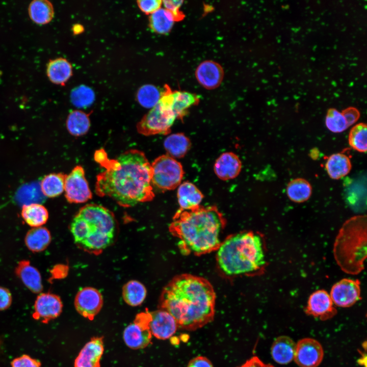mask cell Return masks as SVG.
Instances as JSON below:
<instances>
[{"label": "cell", "mask_w": 367, "mask_h": 367, "mask_svg": "<svg viewBox=\"0 0 367 367\" xmlns=\"http://www.w3.org/2000/svg\"><path fill=\"white\" fill-rule=\"evenodd\" d=\"M11 364L12 367H41V365L38 360L26 354L14 359Z\"/></svg>", "instance_id": "obj_40"}, {"label": "cell", "mask_w": 367, "mask_h": 367, "mask_svg": "<svg viewBox=\"0 0 367 367\" xmlns=\"http://www.w3.org/2000/svg\"><path fill=\"white\" fill-rule=\"evenodd\" d=\"M51 240L50 231L43 226L33 227L27 232L24 238L25 246L33 252L44 250L50 243Z\"/></svg>", "instance_id": "obj_24"}, {"label": "cell", "mask_w": 367, "mask_h": 367, "mask_svg": "<svg viewBox=\"0 0 367 367\" xmlns=\"http://www.w3.org/2000/svg\"><path fill=\"white\" fill-rule=\"evenodd\" d=\"M15 273L23 284L32 292L40 294L43 290L42 278L38 270L32 266L28 260L19 261Z\"/></svg>", "instance_id": "obj_20"}, {"label": "cell", "mask_w": 367, "mask_h": 367, "mask_svg": "<svg viewBox=\"0 0 367 367\" xmlns=\"http://www.w3.org/2000/svg\"><path fill=\"white\" fill-rule=\"evenodd\" d=\"M140 9L146 14H152L161 7L162 1L142 0L137 2Z\"/></svg>", "instance_id": "obj_41"}, {"label": "cell", "mask_w": 367, "mask_h": 367, "mask_svg": "<svg viewBox=\"0 0 367 367\" xmlns=\"http://www.w3.org/2000/svg\"><path fill=\"white\" fill-rule=\"evenodd\" d=\"M116 227L112 212L100 205L88 204L75 215L70 230L78 246L85 251L98 254L113 243Z\"/></svg>", "instance_id": "obj_5"}, {"label": "cell", "mask_w": 367, "mask_h": 367, "mask_svg": "<svg viewBox=\"0 0 367 367\" xmlns=\"http://www.w3.org/2000/svg\"><path fill=\"white\" fill-rule=\"evenodd\" d=\"M90 114L91 113H86L80 110L71 112L67 117L66 123L69 133L76 137L86 134L90 127Z\"/></svg>", "instance_id": "obj_28"}, {"label": "cell", "mask_w": 367, "mask_h": 367, "mask_svg": "<svg viewBox=\"0 0 367 367\" xmlns=\"http://www.w3.org/2000/svg\"><path fill=\"white\" fill-rule=\"evenodd\" d=\"M330 296L336 306L351 307L361 298L360 282L358 280L343 279L333 285Z\"/></svg>", "instance_id": "obj_14"}, {"label": "cell", "mask_w": 367, "mask_h": 367, "mask_svg": "<svg viewBox=\"0 0 367 367\" xmlns=\"http://www.w3.org/2000/svg\"><path fill=\"white\" fill-rule=\"evenodd\" d=\"M226 224L225 217L216 206H200L190 211L179 209L169 230L177 239L182 254L199 256L217 250Z\"/></svg>", "instance_id": "obj_3"}, {"label": "cell", "mask_w": 367, "mask_h": 367, "mask_svg": "<svg viewBox=\"0 0 367 367\" xmlns=\"http://www.w3.org/2000/svg\"><path fill=\"white\" fill-rule=\"evenodd\" d=\"M83 28L82 25L80 24H75L73 27L72 30L74 34H77L82 32Z\"/></svg>", "instance_id": "obj_46"}, {"label": "cell", "mask_w": 367, "mask_h": 367, "mask_svg": "<svg viewBox=\"0 0 367 367\" xmlns=\"http://www.w3.org/2000/svg\"><path fill=\"white\" fill-rule=\"evenodd\" d=\"M149 21L150 28L153 32L167 34L171 30L175 20L169 11L160 8L150 14Z\"/></svg>", "instance_id": "obj_31"}, {"label": "cell", "mask_w": 367, "mask_h": 367, "mask_svg": "<svg viewBox=\"0 0 367 367\" xmlns=\"http://www.w3.org/2000/svg\"><path fill=\"white\" fill-rule=\"evenodd\" d=\"M74 304L80 314L89 320H93L102 307L103 298L95 288L85 287L80 290L76 294Z\"/></svg>", "instance_id": "obj_12"}, {"label": "cell", "mask_w": 367, "mask_h": 367, "mask_svg": "<svg viewBox=\"0 0 367 367\" xmlns=\"http://www.w3.org/2000/svg\"><path fill=\"white\" fill-rule=\"evenodd\" d=\"M182 1L167 0L162 1L165 9L169 11L173 15L175 21L181 20L185 15L179 9L183 3Z\"/></svg>", "instance_id": "obj_39"}, {"label": "cell", "mask_w": 367, "mask_h": 367, "mask_svg": "<svg viewBox=\"0 0 367 367\" xmlns=\"http://www.w3.org/2000/svg\"><path fill=\"white\" fill-rule=\"evenodd\" d=\"M151 184L161 190H171L178 187L184 176L181 164L168 154L159 156L151 164Z\"/></svg>", "instance_id": "obj_8"}, {"label": "cell", "mask_w": 367, "mask_h": 367, "mask_svg": "<svg viewBox=\"0 0 367 367\" xmlns=\"http://www.w3.org/2000/svg\"><path fill=\"white\" fill-rule=\"evenodd\" d=\"M237 367H274L271 364L265 363L257 356H254L247 360L243 364Z\"/></svg>", "instance_id": "obj_45"}, {"label": "cell", "mask_w": 367, "mask_h": 367, "mask_svg": "<svg viewBox=\"0 0 367 367\" xmlns=\"http://www.w3.org/2000/svg\"><path fill=\"white\" fill-rule=\"evenodd\" d=\"M242 163L237 155L231 152L221 154L216 161L214 169L221 179L227 180L236 177L240 173Z\"/></svg>", "instance_id": "obj_19"}, {"label": "cell", "mask_w": 367, "mask_h": 367, "mask_svg": "<svg viewBox=\"0 0 367 367\" xmlns=\"http://www.w3.org/2000/svg\"><path fill=\"white\" fill-rule=\"evenodd\" d=\"M162 96L159 89L154 85L147 84L141 86L137 93V99L143 107L152 108L159 101Z\"/></svg>", "instance_id": "obj_36"}, {"label": "cell", "mask_w": 367, "mask_h": 367, "mask_svg": "<svg viewBox=\"0 0 367 367\" xmlns=\"http://www.w3.org/2000/svg\"><path fill=\"white\" fill-rule=\"evenodd\" d=\"M306 314L326 321L336 313L333 302L328 293L324 290H318L312 293L308 300L305 308Z\"/></svg>", "instance_id": "obj_15"}, {"label": "cell", "mask_w": 367, "mask_h": 367, "mask_svg": "<svg viewBox=\"0 0 367 367\" xmlns=\"http://www.w3.org/2000/svg\"><path fill=\"white\" fill-rule=\"evenodd\" d=\"M172 108L176 118L182 119L192 106L199 101V97L195 94L181 91H172Z\"/></svg>", "instance_id": "obj_30"}, {"label": "cell", "mask_w": 367, "mask_h": 367, "mask_svg": "<svg viewBox=\"0 0 367 367\" xmlns=\"http://www.w3.org/2000/svg\"><path fill=\"white\" fill-rule=\"evenodd\" d=\"M34 308L33 318L46 324L61 314L63 303L60 297L56 294L40 293L36 299Z\"/></svg>", "instance_id": "obj_13"}, {"label": "cell", "mask_w": 367, "mask_h": 367, "mask_svg": "<svg viewBox=\"0 0 367 367\" xmlns=\"http://www.w3.org/2000/svg\"><path fill=\"white\" fill-rule=\"evenodd\" d=\"M312 193V187L306 179L298 178L291 180L287 186L286 193L292 201L301 203L307 200Z\"/></svg>", "instance_id": "obj_34"}, {"label": "cell", "mask_w": 367, "mask_h": 367, "mask_svg": "<svg viewBox=\"0 0 367 367\" xmlns=\"http://www.w3.org/2000/svg\"><path fill=\"white\" fill-rule=\"evenodd\" d=\"M64 191L65 197L70 203H83L92 198V194L82 166H76L66 175Z\"/></svg>", "instance_id": "obj_10"}, {"label": "cell", "mask_w": 367, "mask_h": 367, "mask_svg": "<svg viewBox=\"0 0 367 367\" xmlns=\"http://www.w3.org/2000/svg\"><path fill=\"white\" fill-rule=\"evenodd\" d=\"M164 146L168 155L173 158H180L184 157L190 148L191 142L184 134H173L165 139Z\"/></svg>", "instance_id": "obj_29"}, {"label": "cell", "mask_w": 367, "mask_h": 367, "mask_svg": "<svg viewBox=\"0 0 367 367\" xmlns=\"http://www.w3.org/2000/svg\"><path fill=\"white\" fill-rule=\"evenodd\" d=\"M12 302V297L9 289L0 286V311L10 307Z\"/></svg>", "instance_id": "obj_43"}, {"label": "cell", "mask_w": 367, "mask_h": 367, "mask_svg": "<svg viewBox=\"0 0 367 367\" xmlns=\"http://www.w3.org/2000/svg\"><path fill=\"white\" fill-rule=\"evenodd\" d=\"M150 312L151 321L149 328L152 335L163 340L172 336L178 327L174 317L167 311L161 309Z\"/></svg>", "instance_id": "obj_16"}, {"label": "cell", "mask_w": 367, "mask_h": 367, "mask_svg": "<svg viewBox=\"0 0 367 367\" xmlns=\"http://www.w3.org/2000/svg\"><path fill=\"white\" fill-rule=\"evenodd\" d=\"M296 344L289 336H279L273 342L271 353L273 360L280 364L290 363L294 357Z\"/></svg>", "instance_id": "obj_22"}, {"label": "cell", "mask_w": 367, "mask_h": 367, "mask_svg": "<svg viewBox=\"0 0 367 367\" xmlns=\"http://www.w3.org/2000/svg\"><path fill=\"white\" fill-rule=\"evenodd\" d=\"M334 258L345 273L356 275L364 269L366 257V217L347 220L339 230L333 247Z\"/></svg>", "instance_id": "obj_6"}, {"label": "cell", "mask_w": 367, "mask_h": 367, "mask_svg": "<svg viewBox=\"0 0 367 367\" xmlns=\"http://www.w3.org/2000/svg\"><path fill=\"white\" fill-rule=\"evenodd\" d=\"M187 367H214L212 362L206 357L198 356L192 359Z\"/></svg>", "instance_id": "obj_44"}, {"label": "cell", "mask_w": 367, "mask_h": 367, "mask_svg": "<svg viewBox=\"0 0 367 367\" xmlns=\"http://www.w3.org/2000/svg\"><path fill=\"white\" fill-rule=\"evenodd\" d=\"M348 141L353 149L360 152H365L367 149L366 124L360 123L354 126L349 132Z\"/></svg>", "instance_id": "obj_35"}, {"label": "cell", "mask_w": 367, "mask_h": 367, "mask_svg": "<svg viewBox=\"0 0 367 367\" xmlns=\"http://www.w3.org/2000/svg\"><path fill=\"white\" fill-rule=\"evenodd\" d=\"M324 357L321 344L312 338L300 339L296 345L294 359L300 367H318Z\"/></svg>", "instance_id": "obj_11"}, {"label": "cell", "mask_w": 367, "mask_h": 367, "mask_svg": "<svg viewBox=\"0 0 367 367\" xmlns=\"http://www.w3.org/2000/svg\"><path fill=\"white\" fill-rule=\"evenodd\" d=\"M103 351V337H92L76 357L74 367H100V361Z\"/></svg>", "instance_id": "obj_17"}, {"label": "cell", "mask_w": 367, "mask_h": 367, "mask_svg": "<svg viewBox=\"0 0 367 367\" xmlns=\"http://www.w3.org/2000/svg\"><path fill=\"white\" fill-rule=\"evenodd\" d=\"M70 97L71 103L75 107L86 108L93 103L95 94L91 88L85 85H81L71 91Z\"/></svg>", "instance_id": "obj_37"}, {"label": "cell", "mask_w": 367, "mask_h": 367, "mask_svg": "<svg viewBox=\"0 0 367 367\" xmlns=\"http://www.w3.org/2000/svg\"><path fill=\"white\" fill-rule=\"evenodd\" d=\"M196 78L203 87L206 89H214L220 86L224 77L222 66L213 61H204L197 67Z\"/></svg>", "instance_id": "obj_18"}, {"label": "cell", "mask_w": 367, "mask_h": 367, "mask_svg": "<svg viewBox=\"0 0 367 367\" xmlns=\"http://www.w3.org/2000/svg\"><path fill=\"white\" fill-rule=\"evenodd\" d=\"M146 287L137 280H130L122 287L123 299L129 306H137L141 305L146 298Z\"/></svg>", "instance_id": "obj_32"}, {"label": "cell", "mask_w": 367, "mask_h": 367, "mask_svg": "<svg viewBox=\"0 0 367 367\" xmlns=\"http://www.w3.org/2000/svg\"><path fill=\"white\" fill-rule=\"evenodd\" d=\"M177 199L180 209L190 211L200 206L203 195L193 184L186 181L178 186Z\"/></svg>", "instance_id": "obj_21"}, {"label": "cell", "mask_w": 367, "mask_h": 367, "mask_svg": "<svg viewBox=\"0 0 367 367\" xmlns=\"http://www.w3.org/2000/svg\"><path fill=\"white\" fill-rule=\"evenodd\" d=\"M172 91L168 85L164 87L158 102L137 124L138 132L144 136L168 134L177 118L172 108Z\"/></svg>", "instance_id": "obj_7"}, {"label": "cell", "mask_w": 367, "mask_h": 367, "mask_svg": "<svg viewBox=\"0 0 367 367\" xmlns=\"http://www.w3.org/2000/svg\"><path fill=\"white\" fill-rule=\"evenodd\" d=\"M94 158L104 169L96 176L98 196L109 197L124 207L153 199L151 164L143 151L130 149L110 159L101 148L95 151Z\"/></svg>", "instance_id": "obj_1"}, {"label": "cell", "mask_w": 367, "mask_h": 367, "mask_svg": "<svg viewBox=\"0 0 367 367\" xmlns=\"http://www.w3.org/2000/svg\"><path fill=\"white\" fill-rule=\"evenodd\" d=\"M216 299L214 289L208 280L182 274L173 278L164 287L159 307L174 317L178 327L193 331L213 320Z\"/></svg>", "instance_id": "obj_2"}, {"label": "cell", "mask_w": 367, "mask_h": 367, "mask_svg": "<svg viewBox=\"0 0 367 367\" xmlns=\"http://www.w3.org/2000/svg\"><path fill=\"white\" fill-rule=\"evenodd\" d=\"M21 215L25 222L32 228L42 226L48 218L47 209L38 203L23 204Z\"/></svg>", "instance_id": "obj_27"}, {"label": "cell", "mask_w": 367, "mask_h": 367, "mask_svg": "<svg viewBox=\"0 0 367 367\" xmlns=\"http://www.w3.org/2000/svg\"><path fill=\"white\" fill-rule=\"evenodd\" d=\"M351 167L349 158L343 153L332 154L328 158L325 164L328 175L333 179H338L347 175Z\"/></svg>", "instance_id": "obj_25"}, {"label": "cell", "mask_w": 367, "mask_h": 367, "mask_svg": "<svg viewBox=\"0 0 367 367\" xmlns=\"http://www.w3.org/2000/svg\"><path fill=\"white\" fill-rule=\"evenodd\" d=\"M216 251L218 266L229 277L255 273L265 264L262 238L253 231H245L228 236Z\"/></svg>", "instance_id": "obj_4"}, {"label": "cell", "mask_w": 367, "mask_h": 367, "mask_svg": "<svg viewBox=\"0 0 367 367\" xmlns=\"http://www.w3.org/2000/svg\"><path fill=\"white\" fill-rule=\"evenodd\" d=\"M66 176L62 173H53L45 176L40 184L43 194L49 198L61 195L64 191Z\"/></svg>", "instance_id": "obj_33"}, {"label": "cell", "mask_w": 367, "mask_h": 367, "mask_svg": "<svg viewBox=\"0 0 367 367\" xmlns=\"http://www.w3.org/2000/svg\"><path fill=\"white\" fill-rule=\"evenodd\" d=\"M348 127L357 121L360 117V112L356 108L348 107L341 112Z\"/></svg>", "instance_id": "obj_42"}, {"label": "cell", "mask_w": 367, "mask_h": 367, "mask_svg": "<svg viewBox=\"0 0 367 367\" xmlns=\"http://www.w3.org/2000/svg\"><path fill=\"white\" fill-rule=\"evenodd\" d=\"M28 12L31 19L40 25L48 23L54 16L53 5L47 0L32 1L29 5Z\"/></svg>", "instance_id": "obj_26"}, {"label": "cell", "mask_w": 367, "mask_h": 367, "mask_svg": "<svg viewBox=\"0 0 367 367\" xmlns=\"http://www.w3.org/2000/svg\"><path fill=\"white\" fill-rule=\"evenodd\" d=\"M150 321V312L148 310L136 316L133 323L128 325L123 331V340L127 347L139 349L150 344L152 339L149 328Z\"/></svg>", "instance_id": "obj_9"}, {"label": "cell", "mask_w": 367, "mask_h": 367, "mask_svg": "<svg viewBox=\"0 0 367 367\" xmlns=\"http://www.w3.org/2000/svg\"><path fill=\"white\" fill-rule=\"evenodd\" d=\"M325 124L327 128L334 133L343 132L348 127L342 113L334 108H330L328 110Z\"/></svg>", "instance_id": "obj_38"}, {"label": "cell", "mask_w": 367, "mask_h": 367, "mask_svg": "<svg viewBox=\"0 0 367 367\" xmlns=\"http://www.w3.org/2000/svg\"><path fill=\"white\" fill-rule=\"evenodd\" d=\"M46 73L51 82L64 86L72 74V66L63 58L50 60L47 64Z\"/></svg>", "instance_id": "obj_23"}]
</instances>
